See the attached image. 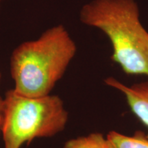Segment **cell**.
Instances as JSON below:
<instances>
[{
  "label": "cell",
  "mask_w": 148,
  "mask_h": 148,
  "mask_svg": "<svg viewBox=\"0 0 148 148\" xmlns=\"http://www.w3.org/2000/svg\"><path fill=\"white\" fill-rule=\"evenodd\" d=\"M76 51V44L62 25L47 29L38 39L20 44L10 57L13 90L31 97L49 95Z\"/></svg>",
  "instance_id": "obj_1"
},
{
  "label": "cell",
  "mask_w": 148,
  "mask_h": 148,
  "mask_svg": "<svg viewBox=\"0 0 148 148\" xmlns=\"http://www.w3.org/2000/svg\"><path fill=\"white\" fill-rule=\"evenodd\" d=\"M79 18L106 35L112 60L124 73L148 77V32L135 0H92L83 5Z\"/></svg>",
  "instance_id": "obj_2"
},
{
  "label": "cell",
  "mask_w": 148,
  "mask_h": 148,
  "mask_svg": "<svg viewBox=\"0 0 148 148\" xmlns=\"http://www.w3.org/2000/svg\"><path fill=\"white\" fill-rule=\"evenodd\" d=\"M1 135L4 148H21L38 138H49L64 130L69 114L58 95L31 97L12 89L3 97Z\"/></svg>",
  "instance_id": "obj_3"
},
{
  "label": "cell",
  "mask_w": 148,
  "mask_h": 148,
  "mask_svg": "<svg viewBox=\"0 0 148 148\" xmlns=\"http://www.w3.org/2000/svg\"><path fill=\"white\" fill-rule=\"evenodd\" d=\"M104 82L124 95L132 113L148 130V80L127 85L114 77H108ZM147 136L148 137V134Z\"/></svg>",
  "instance_id": "obj_4"
},
{
  "label": "cell",
  "mask_w": 148,
  "mask_h": 148,
  "mask_svg": "<svg viewBox=\"0 0 148 148\" xmlns=\"http://www.w3.org/2000/svg\"><path fill=\"white\" fill-rule=\"evenodd\" d=\"M106 136L114 148H148L147 135L139 131L132 136L110 131Z\"/></svg>",
  "instance_id": "obj_5"
},
{
  "label": "cell",
  "mask_w": 148,
  "mask_h": 148,
  "mask_svg": "<svg viewBox=\"0 0 148 148\" xmlns=\"http://www.w3.org/2000/svg\"><path fill=\"white\" fill-rule=\"evenodd\" d=\"M64 148H114L102 133L92 132L87 135L71 138L64 143Z\"/></svg>",
  "instance_id": "obj_6"
},
{
  "label": "cell",
  "mask_w": 148,
  "mask_h": 148,
  "mask_svg": "<svg viewBox=\"0 0 148 148\" xmlns=\"http://www.w3.org/2000/svg\"><path fill=\"white\" fill-rule=\"evenodd\" d=\"M3 111H4V101L3 97L0 96V134H1L3 121Z\"/></svg>",
  "instance_id": "obj_7"
},
{
  "label": "cell",
  "mask_w": 148,
  "mask_h": 148,
  "mask_svg": "<svg viewBox=\"0 0 148 148\" xmlns=\"http://www.w3.org/2000/svg\"><path fill=\"white\" fill-rule=\"evenodd\" d=\"M1 73L0 72V82H1Z\"/></svg>",
  "instance_id": "obj_8"
},
{
  "label": "cell",
  "mask_w": 148,
  "mask_h": 148,
  "mask_svg": "<svg viewBox=\"0 0 148 148\" xmlns=\"http://www.w3.org/2000/svg\"><path fill=\"white\" fill-rule=\"evenodd\" d=\"M1 1H2V0H0V4H1Z\"/></svg>",
  "instance_id": "obj_9"
}]
</instances>
